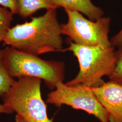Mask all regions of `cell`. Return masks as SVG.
<instances>
[{
	"label": "cell",
	"instance_id": "1",
	"mask_svg": "<svg viewBox=\"0 0 122 122\" xmlns=\"http://www.w3.org/2000/svg\"><path fill=\"white\" fill-rule=\"evenodd\" d=\"M56 9H49L44 15L30 21L10 28L3 41L9 47L36 56L63 52L61 25Z\"/></svg>",
	"mask_w": 122,
	"mask_h": 122
},
{
	"label": "cell",
	"instance_id": "2",
	"mask_svg": "<svg viewBox=\"0 0 122 122\" xmlns=\"http://www.w3.org/2000/svg\"><path fill=\"white\" fill-rule=\"evenodd\" d=\"M0 61L13 78H37L43 80L51 90H54L58 82H63L64 78L63 62L44 60L9 46L0 49Z\"/></svg>",
	"mask_w": 122,
	"mask_h": 122
},
{
	"label": "cell",
	"instance_id": "3",
	"mask_svg": "<svg viewBox=\"0 0 122 122\" xmlns=\"http://www.w3.org/2000/svg\"><path fill=\"white\" fill-rule=\"evenodd\" d=\"M70 51L77 57L79 71L74 78L66 83L69 86L83 85L91 88L101 86L105 82L102 79L109 76L116 61L114 47L89 46L70 42L63 52Z\"/></svg>",
	"mask_w": 122,
	"mask_h": 122
},
{
	"label": "cell",
	"instance_id": "4",
	"mask_svg": "<svg viewBox=\"0 0 122 122\" xmlns=\"http://www.w3.org/2000/svg\"><path fill=\"white\" fill-rule=\"evenodd\" d=\"M41 80L23 77L2 97L3 104L26 122H52L41 91Z\"/></svg>",
	"mask_w": 122,
	"mask_h": 122
},
{
	"label": "cell",
	"instance_id": "5",
	"mask_svg": "<svg viewBox=\"0 0 122 122\" xmlns=\"http://www.w3.org/2000/svg\"><path fill=\"white\" fill-rule=\"evenodd\" d=\"M68 20L61 25L62 35L70 38L76 44L89 46H113L109 39L111 20L101 17L93 21L84 17L78 11L65 10Z\"/></svg>",
	"mask_w": 122,
	"mask_h": 122
},
{
	"label": "cell",
	"instance_id": "6",
	"mask_svg": "<svg viewBox=\"0 0 122 122\" xmlns=\"http://www.w3.org/2000/svg\"><path fill=\"white\" fill-rule=\"evenodd\" d=\"M46 102L57 107L65 105L82 110L95 116L101 122H109L108 113L92 88L83 85L69 86L59 82L54 91L48 94Z\"/></svg>",
	"mask_w": 122,
	"mask_h": 122
},
{
	"label": "cell",
	"instance_id": "7",
	"mask_svg": "<svg viewBox=\"0 0 122 122\" xmlns=\"http://www.w3.org/2000/svg\"><path fill=\"white\" fill-rule=\"evenodd\" d=\"M91 88L108 113L109 122H122V85L109 81Z\"/></svg>",
	"mask_w": 122,
	"mask_h": 122
},
{
	"label": "cell",
	"instance_id": "8",
	"mask_svg": "<svg viewBox=\"0 0 122 122\" xmlns=\"http://www.w3.org/2000/svg\"><path fill=\"white\" fill-rule=\"evenodd\" d=\"M57 8L78 11L85 15L89 20L95 21L102 17V10L92 2L91 0H50Z\"/></svg>",
	"mask_w": 122,
	"mask_h": 122
},
{
	"label": "cell",
	"instance_id": "9",
	"mask_svg": "<svg viewBox=\"0 0 122 122\" xmlns=\"http://www.w3.org/2000/svg\"><path fill=\"white\" fill-rule=\"evenodd\" d=\"M17 14L23 18L30 16L40 9L57 8L50 0H17Z\"/></svg>",
	"mask_w": 122,
	"mask_h": 122
},
{
	"label": "cell",
	"instance_id": "10",
	"mask_svg": "<svg viewBox=\"0 0 122 122\" xmlns=\"http://www.w3.org/2000/svg\"><path fill=\"white\" fill-rule=\"evenodd\" d=\"M13 15L8 9L0 7V42H3L10 28Z\"/></svg>",
	"mask_w": 122,
	"mask_h": 122
},
{
	"label": "cell",
	"instance_id": "11",
	"mask_svg": "<svg viewBox=\"0 0 122 122\" xmlns=\"http://www.w3.org/2000/svg\"><path fill=\"white\" fill-rule=\"evenodd\" d=\"M116 61L114 67L109 76V81L122 85V46L115 51Z\"/></svg>",
	"mask_w": 122,
	"mask_h": 122
},
{
	"label": "cell",
	"instance_id": "12",
	"mask_svg": "<svg viewBox=\"0 0 122 122\" xmlns=\"http://www.w3.org/2000/svg\"><path fill=\"white\" fill-rule=\"evenodd\" d=\"M16 81L11 77L0 61V97L7 93Z\"/></svg>",
	"mask_w": 122,
	"mask_h": 122
},
{
	"label": "cell",
	"instance_id": "13",
	"mask_svg": "<svg viewBox=\"0 0 122 122\" xmlns=\"http://www.w3.org/2000/svg\"><path fill=\"white\" fill-rule=\"evenodd\" d=\"M0 5L1 7L8 9L13 15L17 14V0H0Z\"/></svg>",
	"mask_w": 122,
	"mask_h": 122
},
{
	"label": "cell",
	"instance_id": "14",
	"mask_svg": "<svg viewBox=\"0 0 122 122\" xmlns=\"http://www.w3.org/2000/svg\"><path fill=\"white\" fill-rule=\"evenodd\" d=\"M110 41L113 47L122 46V29L111 38Z\"/></svg>",
	"mask_w": 122,
	"mask_h": 122
},
{
	"label": "cell",
	"instance_id": "15",
	"mask_svg": "<svg viewBox=\"0 0 122 122\" xmlns=\"http://www.w3.org/2000/svg\"><path fill=\"white\" fill-rule=\"evenodd\" d=\"M13 111L10 109L9 107L6 106L4 104H0V113H12Z\"/></svg>",
	"mask_w": 122,
	"mask_h": 122
},
{
	"label": "cell",
	"instance_id": "16",
	"mask_svg": "<svg viewBox=\"0 0 122 122\" xmlns=\"http://www.w3.org/2000/svg\"><path fill=\"white\" fill-rule=\"evenodd\" d=\"M15 122H26L23 118L16 114L15 116Z\"/></svg>",
	"mask_w": 122,
	"mask_h": 122
}]
</instances>
